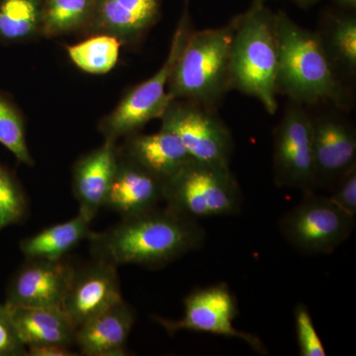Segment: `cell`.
<instances>
[{"mask_svg": "<svg viewBox=\"0 0 356 356\" xmlns=\"http://www.w3.org/2000/svg\"><path fill=\"white\" fill-rule=\"evenodd\" d=\"M93 259L118 267L135 264L161 268L203 247L206 232L197 220L172 208H159L122 218L102 233L90 232Z\"/></svg>", "mask_w": 356, "mask_h": 356, "instance_id": "cell-1", "label": "cell"}, {"mask_svg": "<svg viewBox=\"0 0 356 356\" xmlns=\"http://www.w3.org/2000/svg\"><path fill=\"white\" fill-rule=\"evenodd\" d=\"M277 34V93L301 104L332 102L346 107L348 97L337 77L320 35L295 23L283 11L275 13Z\"/></svg>", "mask_w": 356, "mask_h": 356, "instance_id": "cell-2", "label": "cell"}, {"mask_svg": "<svg viewBox=\"0 0 356 356\" xmlns=\"http://www.w3.org/2000/svg\"><path fill=\"white\" fill-rule=\"evenodd\" d=\"M229 55V84L261 103L267 113L277 111L278 44L275 13L264 3L252 2L245 13L233 18Z\"/></svg>", "mask_w": 356, "mask_h": 356, "instance_id": "cell-3", "label": "cell"}, {"mask_svg": "<svg viewBox=\"0 0 356 356\" xmlns=\"http://www.w3.org/2000/svg\"><path fill=\"white\" fill-rule=\"evenodd\" d=\"M233 30V19L222 27L192 30L168 81V92L172 100H186L217 109L231 90Z\"/></svg>", "mask_w": 356, "mask_h": 356, "instance_id": "cell-4", "label": "cell"}, {"mask_svg": "<svg viewBox=\"0 0 356 356\" xmlns=\"http://www.w3.org/2000/svg\"><path fill=\"white\" fill-rule=\"evenodd\" d=\"M163 202L192 219L235 216L242 210L240 185L229 166L191 159L163 182Z\"/></svg>", "mask_w": 356, "mask_h": 356, "instance_id": "cell-5", "label": "cell"}, {"mask_svg": "<svg viewBox=\"0 0 356 356\" xmlns=\"http://www.w3.org/2000/svg\"><path fill=\"white\" fill-rule=\"evenodd\" d=\"M303 194L298 205L281 218V235L301 254H332L353 234L355 217L346 214L330 197L315 191Z\"/></svg>", "mask_w": 356, "mask_h": 356, "instance_id": "cell-6", "label": "cell"}, {"mask_svg": "<svg viewBox=\"0 0 356 356\" xmlns=\"http://www.w3.org/2000/svg\"><path fill=\"white\" fill-rule=\"evenodd\" d=\"M192 30L186 7L173 35L165 64L154 76L130 91L103 122L102 130L106 140H116L123 136L133 135L153 119H161L172 102L168 92V81Z\"/></svg>", "mask_w": 356, "mask_h": 356, "instance_id": "cell-7", "label": "cell"}, {"mask_svg": "<svg viewBox=\"0 0 356 356\" xmlns=\"http://www.w3.org/2000/svg\"><path fill=\"white\" fill-rule=\"evenodd\" d=\"M161 119V127L177 135L192 159L229 166L234 140L216 109L186 100H172Z\"/></svg>", "mask_w": 356, "mask_h": 356, "instance_id": "cell-8", "label": "cell"}, {"mask_svg": "<svg viewBox=\"0 0 356 356\" xmlns=\"http://www.w3.org/2000/svg\"><path fill=\"white\" fill-rule=\"evenodd\" d=\"M273 179L280 188L316 191L312 116L291 102L274 130Z\"/></svg>", "mask_w": 356, "mask_h": 356, "instance_id": "cell-9", "label": "cell"}, {"mask_svg": "<svg viewBox=\"0 0 356 356\" xmlns=\"http://www.w3.org/2000/svg\"><path fill=\"white\" fill-rule=\"evenodd\" d=\"M184 314L178 320L154 316L170 334L180 331L208 332L245 341L255 353L266 355L267 350L259 337L238 331L234 325L238 307L235 295L226 283L193 290L184 300Z\"/></svg>", "mask_w": 356, "mask_h": 356, "instance_id": "cell-10", "label": "cell"}, {"mask_svg": "<svg viewBox=\"0 0 356 356\" xmlns=\"http://www.w3.org/2000/svg\"><path fill=\"white\" fill-rule=\"evenodd\" d=\"M316 189L332 191L356 166V134L350 123L336 115L312 117Z\"/></svg>", "mask_w": 356, "mask_h": 356, "instance_id": "cell-11", "label": "cell"}, {"mask_svg": "<svg viewBox=\"0 0 356 356\" xmlns=\"http://www.w3.org/2000/svg\"><path fill=\"white\" fill-rule=\"evenodd\" d=\"M7 289V307L63 308L76 267L60 259H26Z\"/></svg>", "mask_w": 356, "mask_h": 356, "instance_id": "cell-12", "label": "cell"}, {"mask_svg": "<svg viewBox=\"0 0 356 356\" xmlns=\"http://www.w3.org/2000/svg\"><path fill=\"white\" fill-rule=\"evenodd\" d=\"M121 300L123 298L117 267L93 259L88 266L76 268L63 310L77 329Z\"/></svg>", "mask_w": 356, "mask_h": 356, "instance_id": "cell-13", "label": "cell"}, {"mask_svg": "<svg viewBox=\"0 0 356 356\" xmlns=\"http://www.w3.org/2000/svg\"><path fill=\"white\" fill-rule=\"evenodd\" d=\"M163 182L119 153L104 207L118 213L122 218L152 209L163 200Z\"/></svg>", "mask_w": 356, "mask_h": 356, "instance_id": "cell-14", "label": "cell"}, {"mask_svg": "<svg viewBox=\"0 0 356 356\" xmlns=\"http://www.w3.org/2000/svg\"><path fill=\"white\" fill-rule=\"evenodd\" d=\"M118 154L115 140H106L102 147L83 156L74 166L72 189L79 202V213L90 221L104 207Z\"/></svg>", "mask_w": 356, "mask_h": 356, "instance_id": "cell-15", "label": "cell"}, {"mask_svg": "<svg viewBox=\"0 0 356 356\" xmlns=\"http://www.w3.org/2000/svg\"><path fill=\"white\" fill-rule=\"evenodd\" d=\"M161 0H95L89 29L122 42L137 41L156 22Z\"/></svg>", "mask_w": 356, "mask_h": 356, "instance_id": "cell-16", "label": "cell"}, {"mask_svg": "<svg viewBox=\"0 0 356 356\" xmlns=\"http://www.w3.org/2000/svg\"><path fill=\"white\" fill-rule=\"evenodd\" d=\"M135 322L136 312L121 300L77 327L76 346L86 356L126 355Z\"/></svg>", "mask_w": 356, "mask_h": 356, "instance_id": "cell-17", "label": "cell"}, {"mask_svg": "<svg viewBox=\"0 0 356 356\" xmlns=\"http://www.w3.org/2000/svg\"><path fill=\"white\" fill-rule=\"evenodd\" d=\"M7 307V306H6ZM21 341L30 346L76 344V327L63 308L7 307Z\"/></svg>", "mask_w": 356, "mask_h": 356, "instance_id": "cell-18", "label": "cell"}, {"mask_svg": "<svg viewBox=\"0 0 356 356\" xmlns=\"http://www.w3.org/2000/svg\"><path fill=\"white\" fill-rule=\"evenodd\" d=\"M122 154L163 181L192 159L177 135L163 127L152 135L132 136Z\"/></svg>", "mask_w": 356, "mask_h": 356, "instance_id": "cell-19", "label": "cell"}, {"mask_svg": "<svg viewBox=\"0 0 356 356\" xmlns=\"http://www.w3.org/2000/svg\"><path fill=\"white\" fill-rule=\"evenodd\" d=\"M90 220L81 214L70 221L54 225L24 238L20 250L26 259L60 261L90 234Z\"/></svg>", "mask_w": 356, "mask_h": 356, "instance_id": "cell-20", "label": "cell"}, {"mask_svg": "<svg viewBox=\"0 0 356 356\" xmlns=\"http://www.w3.org/2000/svg\"><path fill=\"white\" fill-rule=\"evenodd\" d=\"M95 3V0H43L40 30L54 37L88 26Z\"/></svg>", "mask_w": 356, "mask_h": 356, "instance_id": "cell-21", "label": "cell"}, {"mask_svg": "<svg viewBox=\"0 0 356 356\" xmlns=\"http://www.w3.org/2000/svg\"><path fill=\"white\" fill-rule=\"evenodd\" d=\"M43 0H0V42L24 41L40 29Z\"/></svg>", "mask_w": 356, "mask_h": 356, "instance_id": "cell-22", "label": "cell"}, {"mask_svg": "<svg viewBox=\"0 0 356 356\" xmlns=\"http://www.w3.org/2000/svg\"><path fill=\"white\" fill-rule=\"evenodd\" d=\"M121 41L108 34L91 37L81 43L67 47V54L77 67L91 74L110 72L120 54Z\"/></svg>", "mask_w": 356, "mask_h": 356, "instance_id": "cell-23", "label": "cell"}, {"mask_svg": "<svg viewBox=\"0 0 356 356\" xmlns=\"http://www.w3.org/2000/svg\"><path fill=\"white\" fill-rule=\"evenodd\" d=\"M320 35L323 44L336 67H341L355 74L356 70V19L355 16L334 19L325 32V36Z\"/></svg>", "mask_w": 356, "mask_h": 356, "instance_id": "cell-24", "label": "cell"}, {"mask_svg": "<svg viewBox=\"0 0 356 356\" xmlns=\"http://www.w3.org/2000/svg\"><path fill=\"white\" fill-rule=\"evenodd\" d=\"M0 144L10 151L20 163L33 165L22 118L15 107L2 96H0Z\"/></svg>", "mask_w": 356, "mask_h": 356, "instance_id": "cell-25", "label": "cell"}, {"mask_svg": "<svg viewBox=\"0 0 356 356\" xmlns=\"http://www.w3.org/2000/svg\"><path fill=\"white\" fill-rule=\"evenodd\" d=\"M26 209L27 202L19 185L0 166V229L20 222Z\"/></svg>", "mask_w": 356, "mask_h": 356, "instance_id": "cell-26", "label": "cell"}, {"mask_svg": "<svg viewBox=\"0 0 356 356\" xmlns=\"http://www.w3.org/2000/svg\"><path fill=\"white\" fill-rule=\"evenodd\" d=\"M294 318L300 355L325 356L324 344L316 331L310 311L305 304L295 307Z\"/></svg>", "mask_w": 356, "mask_h": 356, "instance_id": "cell-27", "label": "cell"}, {"mask_svg": "<svg viewBox=\"0 0 356 356\" xmlns=\"http://www.w3.org/2000/svg\"><path fill=\"white\" fill-rule=\"evenodd\" d=\"M27 355L6 304H0V356Z\"/></svg>", "mask_w": 356, "mask_h": 356, "instance_id": "cell-28", "label": "cell"}, {"mask_svg": "<svg viewBox=\"0 0 356 356\" xmlns=\"http://www.w3.org/2000/svg\"><path fill=\"white\" fill-rule=\"evenodd\" d=\"M330 198L346 214L356 218V166L337 182Z\"/></svg>", "mask_w": 356, "mask_h": 356, "instance_id": "cell-29", "label": "cell"}, {"mask_svg": "<svg viewBox=\"0 0 356 356\" xmlns=\"http://www.w3.org/2000/svg\"><path fill=\"white\" fill-rule=\"evenodd\" d=\"M27 355L30 356H74L76 353H72L70 348L63 346H30L28 348Z\"/></svg>", "mask_w": 356, "mask_h": 356, "instance_id": "cell-30", "label": "cell"}, {"mask_svg": "<svg viewBox=\"0 0 356 356\" xmlns=\"http://www.w3.org/2000/svg\"><path fill=\"white\" fill-rule=\"evenodd\" d=\"M254 2H259V3H266L267 0H254ZM293 1L296 2V3L300 4L302 6H311V4L315 3L318 0H293Z\"/></svg>", "mask_w": 356, "mask_h": 356, "instance_id": "cell-31", "label": "cell"}, {"mask_svg": "<svg viewBox=\"0 0 356 356\" xmlns=\"http://www.w3.org/2000/svg\"><path fill=\"white\" fill-rule=\"evenodd\" d=\"M337 1L343 6L348 7H355L356 6V0H337Z\"/></svg>", "mask_w": 356, "mask_h": 356, "instance_id": "cell-32", "label": "cell"}, {"mask_svg": "<svg viewBox=\"0 0 356 356\" xmlns=\"http://www.w3.org/2000/svg\"></svg>", "mask_w": 356, "mask_h": 356, "instance_id": "cell-33", "label": "cell"}]
</instances>
